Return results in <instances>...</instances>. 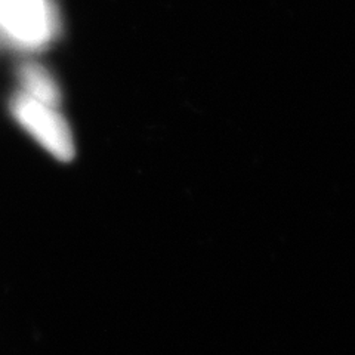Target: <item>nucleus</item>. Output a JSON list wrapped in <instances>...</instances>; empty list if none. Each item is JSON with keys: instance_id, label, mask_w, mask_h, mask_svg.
I'll return each instance as SVG.
<instances>
[{"instance_id": "obj_1", "label": "nucleus", "mask_w": 355, "mask_h": 355, "mask_svg": "<svg viewBox=\"0 0 355 355\" xmlns=\"http://www.w3.org/2000/svg\"><path fill=\"white\" fill-rule=\"evenodd\" d=\"M10 111L18 123L55 159L70 162L74 157V141L69 123L57 108L42 104L26 94H17Z\"/></svg>"}, {"instance_id": "obj_2", "label": "nucleus", "mask_w": 355, "mask_h": 355, "mask_svg": "<svg viewBox=\"0 0 355 355\" xmlns=\"http://www.w3.org/2000/svg\"><path fill=\"white\" fill-rule=\"evenodd\" d=\"M0 27L19 46H42L52 37V10L46 0H0Z\"/></svg>"}, {"instance_id": "obj_3", "label": "nucleus", "mask_w": 355, "mask_h": 355, "mask_svg": "<svg viewBox=\"0 0 355 355\" xmlns=\"http://www.w3.org/2000/svg\"><path fill=\"white\" fill-rule=\"evenodd\" d=\"M18 76L22 85V94L53 108L60 105V87L44 67L37 62H24L19 67Z\"/></svg>"}]
</instances>
